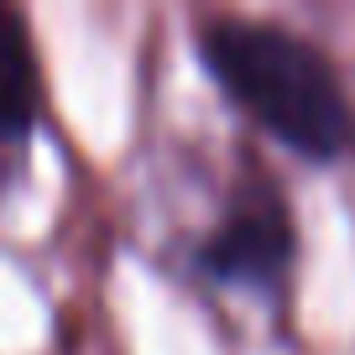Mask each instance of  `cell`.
<instances>
[{"instance_id":"7a4b0ae2","label":"cell","mask_w":355,"mask_h":355,"mask_svg":"<svg viewBox=\"0 0 355 355\" xmlns=\"http://www.w3.org/2000/svg\"><path fill=\"white\" fill-rule=\"evenodd\" d=\"M183 266L204 293L251 303L272 319L288 313L298 277V214L261 157H245L230 173L214 214L183 245Z\"/></svg>"},{"instance_id":"3957f363","label":"cell","mask_w":355,"mask_h":355,"mask_svg":"<svg viewBox=\"0 0 355 355\" xmlns=\"http://www.w3.org/2000/svg\"><path fill=\"white\" fill-rule=\"evenodd\" d=\"M47 110V73L37 37L16 6L0 0V193L16 183Z\"/></svg>"},{"instance_id":"6da1fadb","label":"cell","mask_w":355,"mask_h":355,"mask_svg":"<svg viewBox=\"0 0 355 355\" xmlns=\"http://www.w3.org/2000/svg\"><path fill=\"white\" fill-rule=\"evenodd\" d=\"M209 84L245 125L309 167L355 162V94L319 37L277 16L209 11L193 26Z\"/></svg>"}]
</instances>
